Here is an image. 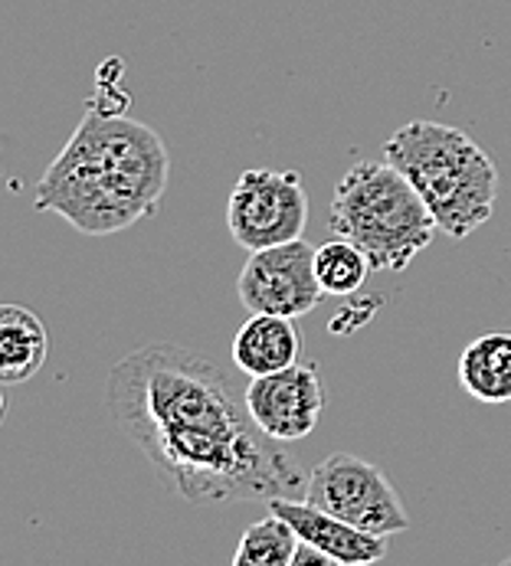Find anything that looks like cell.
Masks as SVG:
<instances>
[{
  "label": "cell",
  "instance_id": "13",
  "mask_svg": "<svg viewBox=\"0 0 511 566\" xmlns=\"http://www.w3.org/2000/svg\"><path fill=\"white\" fill-rule=\"evenodd\" d=\"M299 544H302L299 531L282 514L269 511V517L255 521L243 531L233 551V566H292Z\"/></svg>",
  "mask_w": 511,
  "mask_h": 566
},
{
  "label": "cell",
  "instance_id": "1",
  "mask_svg": "<svg viewBox=\"0 0 511 566\" xmlns=\"http://www.w3.org/2000/svg\"><path fill=\"white\" fill-rule=\"evenodd\" d=\"M105 406L155 475L187 504L275 501L305 491L292 452L250 416L247 394L210 357L180 344L125 354L105 384Z\"/></svg>",
  "mask_w": 511,
  "mask_h": 566
},
{
  "label": "cell",
  "instance_id": "14",
  "mask_svg": "<svg viewBox=\"0 0 511 566\" xmlns=\"http://www.w3.org/2000/svg\"><path fill=\"white\" fill-rule=\"evenodd\" d=\"M371 259L344 237H335L332 243L315 249V275L325 289V295H354L371 279Z\"/></svg>",
  "mask_w": 511,
  "mask_h": 566
},
{
  "label": "cell",
  "instance_id": "5",
  "mask_svg": "<svg viewBox=\"0 0 511 566\" xmlns=\"http://www.w3.org/2000/svg\"><path fill=\"white\" fill-rule=\"evenodd\" d=\"M305 501L380 537H394L410 527V514L387 475L351 452H332L315 465L305 482Z\"/></svg>",
  "mask_w": 511,
  "mask_h": 566
},
{
  "label": "cell",
  "instance_id": "3",
  "mask_svg": "<svg viewBox=\"0 0 511 566\" xmlns=\"http://www.w3.org/2000/svg\"><path fill=\"white\" fill-rule=\"evenodd\" d=\"M384 155L417 187L439 233L466 240L492 220L499 167L462 128L429 118L407 122L387 138Z\"/></svg>",
  "mask_w": 511,
  "mask_h": 566
},
{
  "label": "cell",
  "instance_id": "12",
  "mask_svg": "<svg viewBox=\"0 0 511 566\" xmlns=\"http://www.w3.org/2000/svg\"><path fill=\"white\" fill-rule=\"evenodd\" d=\"M50 357V334L23 305L0 308V380L7 387L27 384Z\"/></svg>",
  "mask_w": 511,
  "mask_h": 566
},
{
  "label": "cell",
  "instance_id": "7",
  "mask_svg": "<svg viewBox=\"0 0 511 566\" xmlns=\"http://www.w3.org/2000/svg\"><path fill=\"white\" fill-rule=\"evenodd\" d=\"M237 295L250 315H309L325 298V289L315 275V245L292 240L250 252L237 279Z\"/></svg>",
  "mask_w": 511,
  "mask_h": 566
},
{
  "label": "cell",
  "instance_id": "8",
  "mask_svg": "<svg viewBox=\"0 0 511 566\" xmlns=\"http://www.w3.org/2000/svg\"><path fill=\"white\" fill-rule=\"evenodd\" d=\"M247 406L255 426L275 442H299L315 432L325 409V387L315 367L292 364L285 370L253 377Z\"/></svg>",
  "mask_w": 511,
  "mask_h": 566
},
{
  "label": "cell",
  "instance_id": "15",
  "mask_svg": "<svg viewBox=\"0 0 511 566\" xmlns=\"http://www.w3.org/2000/svg\"><path fill=\"white\" fill-rule=\"evenodd\" d=\"M335 566V560L325 554V551H319L315 544H309V541H302L299 544V551H295V557H292V566Z\"/></svg>",
  "mask_w": 511,
  "mask_h": 566
},
{
  "label": "cell",
  "instance_id": "11",
  "mask_svg": "<svg viewBox=\"0 0 511 566\" xmlns=\"http://www.w3.org/2000/svg\"><path fill=\"white\" fill-rule=\"evenodd\" d=\"M459 387L479 403H511V331H486L462 347Z\"/></svg>",
  "mask_w": 511,
  "mask_h": 566
},
{
  "label": "cell",
  "instance_id": "4",
  "mask_svg": "<svg viewBox=\"0 0 511 566\" xmlns=\"http://www.w3.org/2000/svg\"><path fill=\"white\" fill-rule=\"evenodd\" d=\"M328 227L357 245L374 272H404L439 233L417 187L390 161H357L341 174Z\"/></svg>",
  "mask_w": 511,
  "mask_h": 566
},
{
  "label": "cell",
  "instance_id": "2",
  "mask_svg": "<svg viewBox=\"0 0 511 566\" xmlns=\"http://www.w3.org/2000/svg\"><path fill=\"white\" fill-rule=\"evenodd\" d=\"M168 177L165 138L125 108L92 98L73 138L36 180L33 207L63 217L83 237H112L161 210Z\"/></svg>",
  "mask_w": 511,
  "mask_h": 566
},
{
  "label": "cell",
  "instance_id": "9",
  "mask_svg": "<svg viewBox=\"0 0 511 566\" xmlns=\"http://www.w3.org/2000/svg\"><path fill=\"white\" fill-rule=\"evenodd\" d=\"M269 511L282 514L302 541L315 544L319 551H325L335 566H367L377 564L387 554V537L361 531L347 521H341L335 514L315 507L312 501H299V497H275L269 501Z\"/></svg>",
  "mask_w": 511,
  "mask_h": 566
},
{
  "label": "cell",
  "instance_id": "10",
  "mask_svg": "<svg viewBox=\"0 0 511 566\" xmlns=\"http://www.w3.org/2000/svg\"><path fill=\"white\" fill-rule=\"evenodd\" d=\"M233 364L247 377H265L299 364L302 337L295 318L282 315H253L233 337Z\"/></svg>",
  "mask_w": 511,
  "mask_h": 566
},
{
  "label": "cell",
  "instance_id": "6",
  "mask_svg": "<svg viewBox=\"0 0 511 566\" xmlns=\"http://www.w3.org/2000/svg\"><path fill=\"white\" fill-rule=\"evenodd\" d=\"M230 237L243 249L302 240L309 227V193L295 170H243L227 203Z\"/></svg>",
  "mask_w": 511,
  "mask_h": 566
}]
</instances>
